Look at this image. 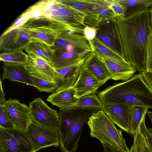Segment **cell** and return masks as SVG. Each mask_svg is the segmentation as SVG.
<instances>
[{"label":"cell","instance_id":"30bf717a","mask_svg":"<svg viewBox=\"0 0 152 152\" xmlns=\"http://www.w3.org/2000/svg\"><path fill=\"white\" fill-rule=\"evenodd\" d=\"M29 107L32 121L45 126L58 128V113L50 107L41 98L35 99L30 103Z\"/></svg>","mask_w":152,"mask_h":152},{"label":"cell","instance_id":"ba28073f","mask_svg":"<svg viewBox=\"0 0 152 152\" xmlns=\"http://www.w3.org/2000/svg\"><path fill=\"white\" fill-rule=\"evenodd\" d=\"M54 50H60L79 53H91L94 49L91 40L84 35L73 31L61 33L56 39Z\"/></svg>","mask_w":152,"mask_h":152},{"label":"cell","instance_id":"cb8c5ba5","mask_svg":"<svg viewBox=\"0 0 152 152\" xmlns=\"http://www.w3.org/2000/svg\"><path fill=\"white\" fill-rule=\"evenodd\" d=\"M24 49L28 55H33L46 60L51 64L54 50L53 47L46 44L31 42Z\"/></svg>","mask_w":152,"mask_h":152},{"label":"cell","instance_id":"4fadbf2b","mask_svg":"<svg viewBox=\"0 0 152 152\" xmlns=\"http://www.w3.org/2000/svg\"><path fill=\"white\" fill-rule=\"evenodd\" d=\"M15 128L26 132L32 122L29 106L16 99H9L5 104Z\"/></svg>","mask_w":152,"mask_h":152},{"label":"cell","instance_id":"52a82bcc","mask_svg":"<svg viewBox=\"0 0 152 152\" xmlns=\"http://www.w3.org/2000/svg\"><path fill=\"white\" fill-rule=\"evenodd\" d=\"M27 133L32 143L35 152L42 148L60 146L58 128L45 126L32 121L28 126Z\"/></svg>","mask_w":152,"mask_h":152},{"label":"cell","instance_id":"ac0fdd59","mask_svg":"<svg viewBox=\"0 0 152 152\" xmlns=\"http://www.w3.org/2000/svg\"><path fill=\"white\" fill-rule=\"evenodd\" d=\"M91 53L54 50L51 65L55 69L72 66L86 59Z\"/></svg>","mask_w":152,"mask_h":152},{"label":"cell","instance_id":"9a60e30c","mask_svg":"<svg viewBox=\"0 0 152 152\" xmlns=\"http://www.w3.org/2000/svg\"><path fill=\"white\" fill-rule=\"evenodd\" d=\"M104 84L94 75L83 65L78 78L73 87L78 98L96 93Z\"/></svg>","mask_w":152,"mask_h":152},{"label":"cell","instance_id":"f1b7e54d","mask_svg":"<svg viewBox=\"0 0 152 152\" xmlns=\"http://www.w3.org/2000/svg\"><path fill=\"white\" fill-rule=\"evenodd\" d=\"M58 1L62 3L71 6L77 9L92 12L96 14L94 0H58Z\"/></svg>","mask_w":152,"mask_h":152},{"label":"cell","instance_id":"d6986e66","mask_svg":"<svg viewBox=\"0 0 152 152\" xmlns=\"http://www.w3.org/2000/svg\"><path fill=\"white\" fill-rule=\"evenodd\" d=\"M83 65L104 84L112 76L104 62L94 50L85 60Z\"/></svg>","mask_w":152,"mask_h":152},{"label":"cell","instance_id":"5bb4252c","mask_svg":"<svg viewBox=\"0 0 152 152\" xmlns=\"http://www.w3.org/2000/svg\"><path fill=\"white\" fill-rule=\"evenodd\" d=\"M131 107L123 104L108 103L103 104L102 110L115 124L129 134V112Z\"/></svg>","mask_w":152,"mask_h":152},{"label":"cell","instance_id":"4dcf8cb0","mask_svg":"<svg viewBox=\"0 0 152 152\" xmlns=\"http://www.w3.org/2000/svg\"><path fill=\"white\" fill-rule=\"evenodd\" d=\"M97 14L101 21L103 19L115 17L109 7L107 0H94Z\"/></svg>","mask_w":152,"mask_h":152},{"label":"cell","instance_id":"5b68a950","mask_svg":"<svg viewBox=\"0 0 152 152\" xmlns=\"http://www.w3.org/2000/svg\"><path fill=\"white\" fill-rule=\"evenodd\" d=\"M87 124L92 137L97 139L101 142L107 143L117 152L125 151L129 149L123 137L122 129H117L115 124L102 110L94 113Z\"/></svg>","mask_w":152,"mask_h":152},{"label":"cell","instance_id":"ffe728a7","mask_svg":"<svg viewBox=\"0 0 152 152\" xmlns=\"http://www.w3.org/2000/svg\"><path fill=\"white\" fill-rule=\"evenodd\" d=\"M2 81L5 79L32 86L31 77L23 64L3 61Z\"/></svg>","mask_w":152,"mask_h":152},{"label":"cell","instance_id":"277c9868","mask_svg":"<svg viewBox=\"0 0 152 152\" xmlns=\"http://www.w3.org/2000/svg\"><path fill=\"white\" fill-rule=\"evenodd\" d=\"M42 14L49 21L58 22L70 31L83 34L86 27H90L94 20L91 12L77 9L58 0L41 1Z\"/></svg>","mask_w":152,"mask_h":152},{"label":"cell","instance_id":"9c48e42d","mask_svg":"<svg viewBox=\"0 0 152 152\" xmlns=\"http://www.w3.org/2000/svg\"><path fill=\"white\" fill-rule=\"evenodd\" d=\"M97 28L96 37L117 54L125 58L116 18L103 19Z\"/></svg>","mask_w":152,"mask_h":152},{"label":"cell","instance_id":"60d3db41","mask_svg":"<svg viewBox=\"0 0 152 152\" xmlns=\"http://www.w3.org/2000/svg\"><path fill=\"white\" fill-rule=\"evenodd\" d=\"M2 81L0 80V105H4L6 101L5 99V95L4 92L2 85Z\"/></svg>","mask_w":152,"mask_h":152},{"label":"cell","instance_id":"d590c367","mask_svg":"<svg viewBox=\"0 0 152 152\" xmlns=\"http://www.w3.org/2000/svg\"><path fill=\"white\" fill-rule=\"evenodd\" d=\"M140 131L144 137L147 144L152 151V133L150 132L145 126V118L141 122L140 125Z\"/></svg>","mask_w":152,"mask_h":152},{"label":"cell","instance_id":"1f68e13d","mask_svg":"<svg viewBox=\"0 0 152 152\" xmlns=\"http://www.w3.org/2000/svg\"><path fill=\"white\" fill-rule=\"evenodd\" d=\"M0 127L13 129L15 125L5 105H0Z\"/></svg>","mask_w":152,"mask_h":152},{"label":"cell","instance_id":"7c38bea8","mask_svg":"<svg viewBox=\"0 0 152 152\" xmlns=\"http://www.w3.org/2000/svg\"><path fill=\"white\" fill-rule=\"evenodd\" d=\"M28 56L27 61L23 65L31 76L56 83L58 73L50 63L35 56Z\"/></svg>","mask_w":152,"mask_h":152},{"label":"cell","instance_id":"4316f807","mask_svg":"<svg viewBox=\"0 0 152 152\" xmlns=\"http://www.w3.org/2000/svg\"><path fill=\"white\" fill-rule=\"evenodd\" d=\"M22 50L19 49L11 52H4L0 54L1 61L6 62L24 64L28 60V54Z\"/></svg>","mask_w":152,"mask_h":152},{"label":"cell","instance_id":"8992f818","mask_svg":"<svg viewBox=\"0 0 152 152\" xmlns=\"http://www.w3.org/2000/svg\"><path fill=\"white\" fill-rule=\"evenodd\" d=\"M0 152H35L27 132L0 127Z\"/></svg>","mask_w":152,"mask_h":152},{"label":"cell","instance_id":"ee69618b","mask_svg":"<svg viewBox=\"0 0 152 152\" xmlns=\"http://www.w3.org/2000/svg\"><path fill=\"white\" fill-rule=\"evenodd\" d=\"M117 152H132V148L131 147L130 148H129L128 150L125 151Z\"/></svg>","mask_w":152,"mask_h":152},{"label":"cell","instance_id":"836d02e7","mask_svg":"<svg viewBox=\"0 0 152 152\" xmlns=\"http://www.w3.org/2000/svg\"><path fill=\"white\" fill-rule=\"evenodd\" d=\"M146 70L152 71V31L148 39L146 49Z\"/></svg>","mask_w":152,"mask_h":152},{"label":"cell","instance_id":"b9f144b4","mask_svg":"<svg viewBox=\"0 0 152 152\" xmlns=\"http://www.w3.org/2000/svg\"><path fill=\"white\" fill-rule=\"evenodd\" d=\"M149 9L150 13V21L151 28L152 30V4Z\"/></svg>","mask_w":152,"mask_h":152},{"label":"cell","instance_id":"74e56055","mask_svg":"<svg viewBox=\"0 0 152 152\" xmlns=\"http://www.w3.org/2000/svg\"><path fill=\"white\" fill-rule=\"evenodd\" d=\"M144 81L149 88L152 91V71L140 72Z\"/></svg>","mask_w":152,"mask_h":152},{"label":"cell","instance_id":"484cf974","mask_svg":"<svg viewBox=\"0 0 152 152\" xmlns=\"http://www.w3.org/2000/svg\"><path fill=\"white\" fill-rule=\"evenodd\" d=\"M126 8L124 17L131 16L142 10L149 9L152 0H118Z\"/></svg>","mask_w":152,"mask_h":152},{"label":"cell","instance_id":"f6af8a7d","mask_svg":"<svg viewBox=\"0 0 152 152\" xmlns=\"http://www.w3.org/2000/svg\"></svg>","mask_w":152,"mask_h":152},{"label":"cell","instance_id":"6da1fadb","mask_svg":"<svg viewBox=\"0 0 152 152\" xmlns=\"http://www.w3.org/2000/svg\"><path fill=\"white\" fill-rule=\"evenodd\" d=\"M125 58L139 72L146 71V49L152 31L149 9L126 17H117Z\"/></svg>","mask_w":152,"mask_h":152},{"label":"cell","instance_id":"2e32d148","mask_svg":"<svg viewBox=\"0 0 152 152\" xmlns=\"http://www.w3.org/2000/svg\"><path fill=\"white\" fill-rule=\"evenodd\" d=\"M78 99L76 90L72 87L61 90L56 89L48 96L46 100L58 107L60 110H62L76 107Z\"/></svg>","mask_w":152,"mask_h":152},{"label":"cell","instance_id":"7402d4cb","mask_svg":"<svg viewBox=\"0 0 152 152\" xmlns=\"http://www.w3.org/2000/svg\"><path fill=\"white\" fill-rule=\"evenodd\" d=\"M96 52L105 64L111 75V79L114 80H128L134 75L137 71L132 65L123 66L104 58Z\"/></svg>","mask_w":152,"mask_h":152},{"label":"cell","instance_id":"83f0119b","mask_svg":"<svg viewBox=\"0 0 152 152\" xmlns=\"http://www.w3.org/2000/svg\"><path fill=\"white\" fill-rule=\"evenodd\" d=\"M76 107H93L102 109L103 104L96 93L78 98Z\"/></svg>","mask_w":152,"mask_h":152},{"label":"cell","instance_id":"8fae6325","mask_svg":"<svg viewBox=\"0 0 152 152\" xmlns=\"http://www.w3.org/2000/svg\"><path fill=\"white\" fill-rule=\"evenodd\" d=\"M30 42L29 27L24 24L3 33L0 38V50L3 53L23 50Z\"/></svg>","mask_w":152,"mask_h":152},{"label":"cell","instance_id":"3957f363","mask_svg":"<svg viewBox=\"0 0 152 152\" xmlns=\"http://www.w3.org/2000/svg\"><path fill=\"white\" fill-rule=\"evenodd\" d=\"M101 109L74 107L60 110L58 127L60 149L63 152H75L84 125L94 113Z\"/></svg>","mask_w":152,"mask_h":152},{"label":"cell","instance_id":"f35d334b","mask_svg":"<svg viewBox=\"0 0 152 152\" xmlns=\"http://www.w3.org/2000/svg\"><path fill=\"white\" fill-rule=\"evenodd\" d=\"M142 152H152L148 146L144 137L142 135Z\"/></svg>","mask_w":152,"mask_h":152},{"label":"cell","instance_id":"e575fe53","mask_svg":"<svg viewBox=\"0 0 152 152\" xmlns=\"http://www.w3.org/2000/svg\"><path fill=\"white\" fill-rule=\"evenodd\" d=\"M140 125L137 132L133 136L134 140L132 146V152H142V135L140 131Z\"/></svg>","mask_w":152,"mask_h":152},{"label":"cell","instance_id":"603a6c76","mask_svg":"<svg viewBox=\"0 0 152 152\" xmlns=\"http://www.w3.org/2000/svg\"><path fill=\"white\" fill-rule=\"evenodd\" d=\"M91 41L94 51L104 58L123 66L132 65L125 58L117 54L96 36Z\"/></svg>","mask_w":152,"mask_h":152},{"label":"cell","instance_id":"7a4b0ae2","mask_svg":"<svg viewBox=\"0 0 152 152\" xmlns=\"http://www.w3.org/2000/svg\"><path fill=\"white\" fill-rule=\"evenodd\" d=\"M96 93L103 104L115 103L152 108V91L140 72L128 80L109 86Z\"/></svg>","mask_w":152,"mask_h":152},{"label":"cell","instance_id":"d6a6232c","mask_svg":"<svg viewBox=\"0 0 152 152\" xmlns=\"http://www.w3.org/2000/svg\"><path fill=\"white\" fill-rule=\"evenodd\" d=\"M107 1L115 17H125L126 8L124 6L119 2L118 0H107Z\"/></svg>","mask_w":152,"mask_h":152},{"label":"cell","instance_id":"f546056e","mask_svg":"<svg viewBox=\"0 0 152 152\" xmlns=\"http://www.w3.org/2000/svg\"><path fill=\"white\" fill-rule=\"evenodd\" d=\"M32 86L40 92L49 93L55 91L58 86L56 83L31 77Z\"/></svg>","mask_w":152,"mask_h":152},{"label":"cell","instance_id":"8d00e7d4","mask_svg":"<svg viewBox=\"0 0 152 152\" xmlns=\"http://www.w3.org/2000/svg\"><path fill=\"white\" fill-rule=\"evenodd\" d=\"M97 28L86 27L84 30V35L88 40H91L96 37Z\"/></svg>","mask_w":152,"mask_h":152},{"label":"cell","instance_id":"7bdbcfd3","mask_svg":"<svg viewBox=\"0 0 152 152\" xmlns=\"http://www.w3.org/2000/svg\"><path fill=\"white\" fill-rule=\"evenodd\" d=\"M151 119L152 124V113L150 111H148L147 113ZM149 131L152 133V127L148 129Z\"/></svg>","mask_w":152,"mask_h":152},{"label":"cell","instance_id":"ab89813d","mask_svg":"<svg viewBox=\"0 0 152 152\" xmlns=\"http://www.w3.org/2000/svg\"><path fill=\"white\" fill-rule=\"evenodd\" d=\"M102 144L103 152H117L116 150L113 147L104 142H101Z\"/></svg>","mask_w":152,"mask_h":152},{"label":"cell","instance_id":"d4e9b609","mask_svg":"<svg viewBox=\"0 0 152 152\" xmlns=\"http://www.w3.org/2000/svg\"><path fill=\"white\" fill-rule=\"evenodd\" d=\"M149 109L141 106H132L129 112L130 134L133 136L137 132L142 120L145 118Z\"/></svg>","mask_w":152,"mask_h":152},{"label":"cell","instance_id":"44dd1931","mask_svg":"<svg viewBox=\"0 0 152 152\" xmlns=\"http://www.w3.org/2000/svg\"><path fill=\"white\" fill-rule=\"evenodd\" d=\"M31 42L42 43L52 47L58 36L60 34L48 24L29 27Z\"/></svg>","mask_w":152,"mask_h":152},{"label":"cell","instance_id":"e0dca14e","mask_svg":"<svg viewBox=\"0 0 152 152\" xmlns=\"http://www.w3.org/2000/svg\"><path fill=\"white\" fill-rule=\"evenodd\" d=\"M85 60L72 66L56 69L58 73L56 82L58 87L57 89L61 90L73 86Z\"/></svg>","mask_w":152,"mask_h":152}]
</instances>
